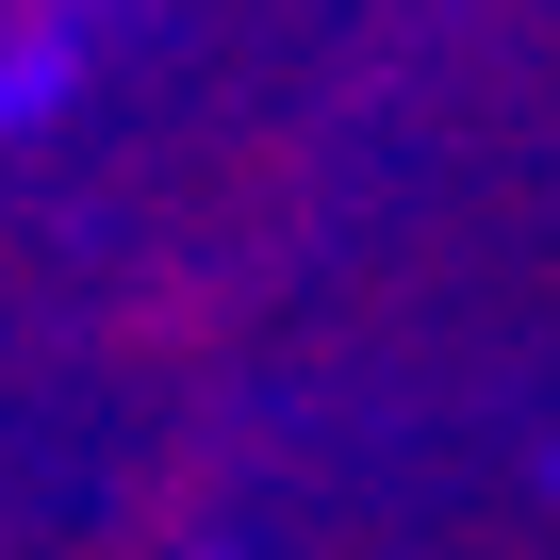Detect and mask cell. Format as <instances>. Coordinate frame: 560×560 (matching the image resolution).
I'll list each match as a JSON object with an SVG mask.
<instances>
[{
    "label": "cell",
    "mask_w": 560,
    "mask_h": 560,
    "mask_svg": "<svg viewBox=\"0 0 560 560\" xmlns=\"http://www.w3.org/2000/svg\"><path fill=\"white\" fill-rule=\"evenodd\" d=\"M67 83H83V34L67 18H18V34H0V132H34Z\"/></svg>",
    "instance_id": "obj_1"
}]
</instances>
